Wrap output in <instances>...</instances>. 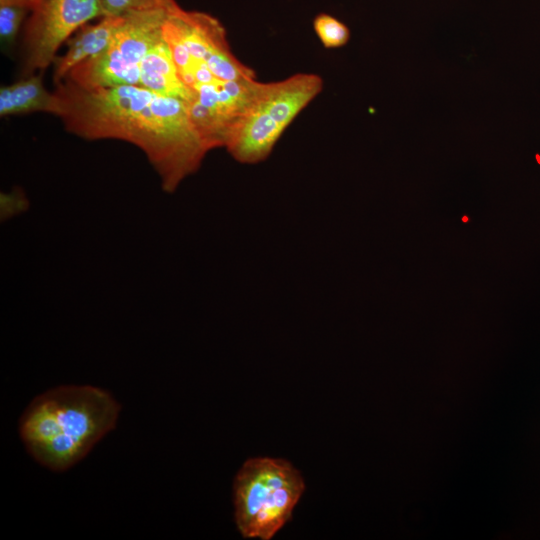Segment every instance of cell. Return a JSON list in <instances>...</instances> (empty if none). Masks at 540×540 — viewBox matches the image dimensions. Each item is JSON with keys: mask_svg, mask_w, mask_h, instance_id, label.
<instances>
[{"mask_svg": "<svg viewBox=\"0 0 540 540\" xmlns=\"http://www.w3.org/2000/svg\"><path fill=\"white\" fill-rule=\"evenodd\" d=\"M55 93L66 130L87 140L118 139L140 148L165 191L200 167L209 151L193 126L186 101L136 85L87 89L65 78Z\"/></svg>", "mask_w": 540, "mask_h": 540, "instance_id": "6da1fadb", "label": "cell"}, {"mask_svg": "<svg viewBox=\"0 0 540 540\" xmlns=\"http://www.w3.org/2000/svg\"><path fill=\"white\" fill-rule=\"evenodd\" d=\"M120 405L91 385H61L36 396L19 419V435L31 457L62 472L83 459L114 429Z\"/></svg>", "mask_w": 540, "mask_h": 540, "instance_id": "7a4b0ae2", "label": "cell"}, {"mask_svg": "<svg viewBox=\"0 0 540 540\" xmlns=\"http://www.w3.org/2000/svg\"><path fill=\"white\" fill-rule=\"evenodd\" d=\"M305 489L300 472L283 459H248L238 471L235 521L245 538L270 540L290 519Z\"/></svg>", "mask_w": 540, "mask_h": 540, "instance_id": "3957f363", "label": "cell"}, {"mask_svg": "<svg viewBox=\"0 0 540 540\" xmlns=\"http://www.w3.org/2000/svg\"><path fill=\"white\" fill-rule=\"evenodd\" d=\"M175 7L123 15V21L108 46L74 67L66 78L87 89L139 86L141 62L163 36V25Z\"/></svg>", "mask_w": 540, "mask_h": 540, "instance_id": "277c9868", "label": "cell"}, {"mask_svg": "<svg viewBox=\"0 0 540 540\" xmlns=\"http://www.w3.org/2000/svg\"><path fill=\"white\" fill-rule=\"evenodd\" d=\"M102 17L100 0H38L24 28V75L46 70L64 42Z\"/></svg>", "mask_w": 540, "mask_h": 540, "instance_id": "5b68a950", "label": "cell"}, {"mask_svg": "<svg viewBox=\"0 0 540 540\" xmlns=\"http://www.w3.org/2000/svg\"><path fill=\"white\" fill-rule=\"evenodd\" d=\"M163 34L179 40L198 63H205L222 81L255 79L252 69L231 52L226 31L212 15L184 10L179 5L168 15Z\"/></svg>", "mask_w": 540, "mask_h": 540, "instance_id": "8992f818", "label": "cell"}, {"mask_svg": "<svg viewBox=\"0 0 540 540\" xmlns=\"http://www.w3.org/2000/svg\"><path fill=\"white\" fill-rule=\"evenodd\" d=\"M285 130L256 101L232 127L225 148L243 164L265 160Z\"/></svg>", "mask_w": 540, "mask_h": 540, "instance_id": "52a82bcc", "label": "cell"}, {"mask_svg": "<svg viewBox=\"0 0 540 540\" xmlns=\"http://www.w3.org/2000/svg\"><path fill=\"white\" fill-rule=\"evenodd\" d=\"M323 79L313 73H298L271 83H260L256 103L284 129L323 89Z\"/></svg>", "mask_w": 540, "mask_h": 540, "instance_id": "ba28073f", "label": "cell"}, {"mask_svg": "<svg viewBox=\"0 0 540 540\" xmlns=\"http://www.w3.org/2000/svg\"><path fill=\"white\" fill-rule=\"evenodd\" d=\"M124 16H105L92 25H84L70 38L66 52L54 61L53 80L57 85L82 62L102 52L121 25Z\"/></svg>", "mask_w": 540, "mask_h": 540, "instance_id": "9c48e42d", "label": "cell"}, {"mask_svg": "<svg viewBox=\"0 0 540 540\" xmlns=\"http://www.w3.org/2000/svg\"><path fill=\"white\" fill-rule=\"evenodd\" d=\"M139 86L188 102L193 90L181 81L170 47L162 36L148 51L140 65Z\"/></svg>", "mask_w": 540, "mask_h": 540, "instance_id": "30bf717a", "label": "cell"}, {"mask_svg": "<svg viewBox=\"0 0 540 540\" xmlns=\"http://www.w3.org/2000/svg\"><path fill=\"white\" fill-rule=\"evenodd\" d=\"M32 112L60 113V101L55 92L43 84L42 74H32L2 86L0 89V115L6 117Z\"/></svg>", "mask_w": 540, "mask_h": 540, "instance_id": "8fae6325", "label": "cell"}, {"mask_svg": "<svg viewBox=\"0 0 540 540\" xmlns=\"http://www.w3.org/2000/svg\"><path fill=\"white\" fill-rule=\"evenodd\" d=\"M314 31L325 48H339L350 40V30L342 21L327 13H319L313 20Z\"/></svg>", "mask_w": 540, "mask_h": 540, "instance_id": "7c38bea8", "label": "cell"}, {"mask_svg": "<svg viewBox=\"0 0 540 540\" xmlns=\"http://www.w3.org/2000/svg\"><path fill=\"white\" fill-rule=\"evenodd\" d=\"M103 16H123L132 12L173 8L178 5L175 0H100Z\"/></svg>", "mask_w": 540, "mask_h": 540, "instance_id": "4fadbf2b", "label": "cell"}, {"mask_svg": "<svg viewBox=\"0 0 540 540\" xmlns=\"http://www.w3.org/2000/svg\"><path fill=\"white\" fill-rule=\"evenodd\" d=\"M28 13L30 10L24 7L0 5V38L3 44H13Z\"/></svg>", "mask_w": 540, "mask_h": 540, "instance_id": "5bb4252c", "label": "cell"}, {"mask_svg": "<svg viewBox=\"0 0 540 540\" xmlns=\"http://www.w3.org/2000/svg\"><path fill=\"white\" fill-rule=\"evenodd\" d=\"M27 205L28 202L25 195L19 190L9 194H2L1 196L2 211L7 209L9 206H13V213H15L27 208Z\"/></svg>", "mask_w": 540, "mask_h": 540, "instance_id": "9a60e30c", "label": "cell"}, {"mask_svg": "<svg viewBox=\"0 0 540 540\" xmlns=\"http://www.w3.org/2000/svg\"><path fill=\"white\" fill-rule=\"evenodd\" d=\"M38 0H0V5H11L24 7L30 10V12L35 7Z\"/></svg>", "mask_w": 540, "mask_h": 540, "instance_id": "2e32d148", "label": "cell"}]
</instances>
